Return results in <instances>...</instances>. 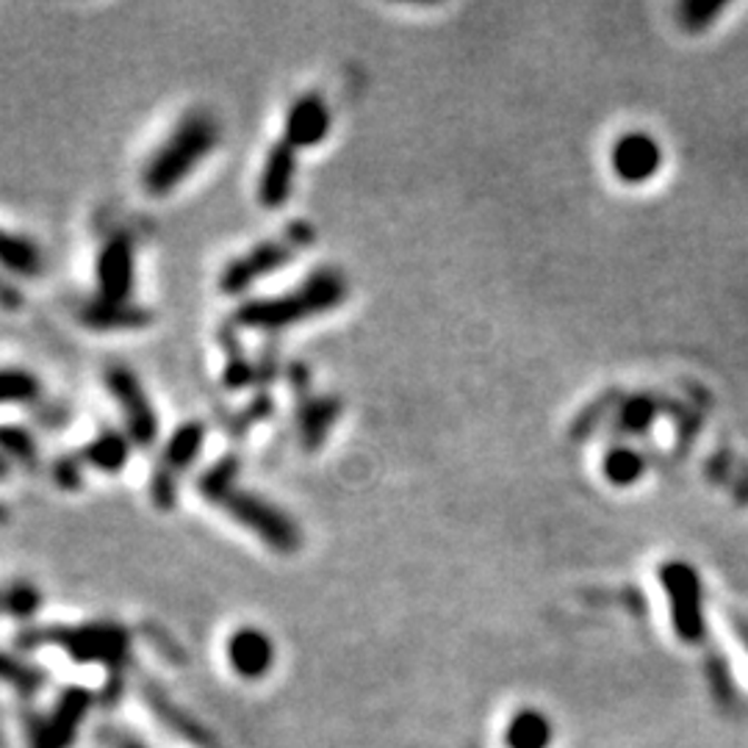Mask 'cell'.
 I'll use <instances>...</instances> for the list:
<instances>
[{
	"mask_svg": "<svg viewBox=\"0 0 748 748\" xmlns=\"http://www.w3.org/2000/svg\"><path fill=\"white\" fill-rule=\"evenodd\" d=\"M223 342H225V347H230L228 361H225V372H223L225 388L242 391V388H247V385H253L255 383V361L247 358L245 350L239 347L234 333H230V336H223Z\"/></svg>",
	"mask_w": 748,
	"mask_h": 748,
	"instance_id": "cell-22",
	"label": "cell"
},
{
	"mask_svg": "<svg viewBox=\"0 0 748 748\" xmlns=\"http://www.w3.org/2000/svg\"><path fill=\"white\" fill-rule=\"evenodd\" d=\"M316 239L314 225L297 219L294 225H288L283 234H277L275 239H264L255 247H249L247 253L236 255L234 260H228L219 275V292L223 294H245L247 288H253L255 283H260L264 277L275 275L283 266L292 264L299 253H305Z\"/></svg>",
	"mask_w": 748,
	"mask_h": 748,
	"instance_id": "cell-4",
	"label": "cell"
},
{
	"mask_svg": "<svg viewBox=\"0 0 748 748\" xmlns=\"http://www.w3.org/2000/svg\"><path fill=\"white\" fill-rule=\"evenodd\" d=\"M83 461L78 452H70V455L56 457L53 466H50V478L53 483L59 485L61 491H81L83 485Z\"/></svg>",
	"mask_w": 748,
	"mask_h": 748,
	"instance_id": "cell-24",
	"label": "cell"
},
{
	"mask_svg": "<svg viewBox=\"0 0 748 748\" xmlns=\"http://www.w3.org/2000/svg\"><path fill=\"white\" fill-rule=\"evenodd\" d=\"M272 407H275V405H272L269 396L260 394L258 400H253V405H247L245 413H242V416H239V430L253 427L255 422H264V419L272 413Z\"/></svg>",
	"mask_w": 748,
	"mask_h": 748,
	"instance_id": "cell-28",
	"label": "cell"
},
{
	"mask_svg": "<svg viewBox=\"0 0 748 748\" xmlns=\"http://www.w3.org/2000/svg\"><path fill=\"white\" fill-rule=\"evenodd\" d=\"M0 679L17 685V688L26 690V693H33V690L42 685V673L33 671L31 666H22V662L11 660V657L3 654V651H0Z\"/></svg>",
	"mask_w": 748,
	"mask_h": 748,
	"instance_id": "cell-26",
	"label": "cell"
},
{
	"mask_svg": "<svg viewBox=\"0 0 748 748\" xmlns=\"http://www.w3.org/2000/svg\"><path fill=\"white\" fill-rule=\"evenodd\" d=\"M225 651H228V662L236 677L249 679V682L264 679L272 671V666H275V643L258 627L236 629L228 638Z\"/></svg>",
	"mask_w": 748,
	"mask_h": 748,
	"instance_id": "cell-12",
	"label": "cell"
},
{
	"mask_svg": "<svg viewBox=\"0 0 748 748\" xmlns=\"http://www.w3.org/2000/svg\"><path fill=\"white\" fill-rule=\"evenodd\" d=\"M508 748H549L552 744V724L543 712L521 710L510 718L504 732Z\"/></svg>",
	"mask_w": 748,
	"mask_h": 748,
	"instance_id": "cell-19",
	"label": "cell"
},
{
	"mask_svg": "<svg viewBox=\"0 0 748 748\" xmlns=\"http://www.w3.org/2000/svg\"><path fill=\"white\" fill-rule=\"evenodd\" d=\"M0 455L22 469H37L39 444L28 427H20V424H0Z\"/></svg>",
	"mask_w": 748,
	"mask_h": 748,
	"instance_id": "cell-21",
	"label": "cell"
},
{
	"mask_svg": "<svg viewBox=\"0 0 748 748\" xmlns=\"http://www.w3.org/2000/svg\"><path fill=\"white\" fill-rule=\"evenodd\" d=\"M130 446H134V441L128 439V433L106 427L100 430L95 439H89L87 444L78 450V455H81L83 466L87 469H95V472L100 474H120L122 469L128 466Z\"/></svg>",
	"mask_w": 748,
	"mask_h": 748,
	"instance_id": "cell-16",
	"label": "cell"
},
{
	"mask_svg": "<svg viewBox=\"0 0 748 748\" xmlns=\"http://www.w3.org/2000/svg\"><path fill=\"white\" fill-rule=\"evenodd\" d=\"M9 474H11V463L6 461L3 455H0V480H6V478H9Z\"/></svg>",
	"mask_w": 748,
	"mask_h": 748,
	"instance_id": "cell-30",
	"label": "cell"
},
{
	"mask_svg": "<svg viewBox=\"0 0 748 748\" xmlns=\"http://www.w3.org/2000/svg\"><path fill=\"white\" fill-rule=\"evenodd\" d=\"M98 297L109 303H130L136 286V245L128 234H111L95 258Z\"/></svg>",
	"mask_w": 748,
	"mask_h": 748,
	"instance_id": "cell-7",
	"label": "cell"
},
{
	"mask_svg": "<svg viewBox=\"0 0 748 748\" xmlns=\"http://www.w3.org/2000/svg\"><path fill=\"white\" fill-rule=\"evenodd\" d=\"M662 585H666L668 602H671L673 627L682 640H696L705 634V616H701V588L696 571L688 565H666L662 569Z\"/></svg>",
	"mask_w": 748,
	"mask_h": 748,
	"instance_id": "cell-8",
	"label": "cell"
},
{
	"mask_svg": "<svg viewBox=\"0 0 748 748\" xmlns=\"http://www.w3.org/2000/svg\"><path fill=\"white\" fill-rule=\"evenodd\" d=\"M22 646H59L81 662H104L120 668L128 654V632L120 623H83V627H42L20 634Z\"/></svg>",
	"mask_w": 748,
	"mask_h": 748,
	"instance_id": "cell-5",
	"label": "cell"
},
{
	"mask_svg": "<svg viewBox=\"0 0 748 748\" xmlns=\"http://www.w3.org/2000/svg\"><path fill=\"white\" fill-rule=\"evenodd\" d=\"M331 106H327L322 92H305L288 106L286 120H283V139L294 150H308V147L322 145L331 134Z\"/></svg>",
	"mask_w": 748,
	"mask_h": 748,
	"instance_id": "cell-9",
	"label": "cell"
},
{
	"mask_svg": "<svg viewBox=\"0 0 748 748\" xmlns=\"http://www.w3.org/2000/svg\"><path fill=\"white\" fill-rule=\"evenodd\" d=\"M640 472V461L632 455V452H619V455L610 461V478L616 483H632Z\"/></svg>",
	"mask_w": 748,
	"mask_h": 748,
	"instance_id": "cell-27",
	"label": "cell"
},
{
	"mask_svg": "<svg viewBox=\"0 0 748 748\" xmlns=\"http://www.w3.org/2000/svg\"><path fill=\"white\" fill-rule=\"evenodd\" d=\"M89 710V696L83 690H70L65 699L56 705L48 718L33 724L31 748H67L76 738L78 724L83 721Z\"/></svg>",
	"mask_w": 748,
	"mask_h": 748,
	"instance_id": "cell-13",
	"label": "cell"
},
{
	"mask_svg": "<svg viewBox=\"0 0 748 748\" xmlns=\"http://www.w3.org/2000/svg\"><path fill=\"white\" fill-rule=\"evenodd\" d=\"M347 299V280L338 269L325 266V269L311 272L305 280H299L292 292L275 294V297H255L236 308L234 322L247 331L277 333L292 325L325 316L336 311Z\"/></svg>",
	"mask_w": 748,
	"mask_h": 748,
	"instance_id": "cell-2",
	"label": "cell"
},
{
	"mask_svg": "<svg viewBox=\"0 0 748 748\" xmlns=\"http://www.w3.org/2000/svg\"><path fill=\"white\" fill-rule=\"evenodd\" d=\"M342 416L338 396H305L297 407V439L305 452H319Z\"/></svg>",
	"mask_w": 748,
	"mask_h": 748,
	"instance_id": "cell-15",
	"label": "cell"
},
{
	"mask_svg": "<svg viewBox=\"0 0 748 748\" xmlns=\"http://www.w3.org/2000/svg\"><path fill=\"white\" fill-rule=\"evenodd\" d=\"M22 303H26V299H22L20 288H17L14 283H11L9 277L0 272V308H3V311H20Z\"/></svg>",
	"mask_w": 748,
	"mask_h": 748,
	"instance_id": "cell-29",
	"label": "cell"
},
{
	"mask_svg": "<svg viewBox=\"0 0 748 748\" xmlns=\"http://www.w3.org/2000/svg\"><path fill=\"white\" fill-rule=\"evenodd\" d=\"M42 396V383L33 372L0 366V405H33Z\"/></svg>",
	"mask_w": 748,
	"mask_h": 748,
	"instance_id": "cell-20",
	"label": "cell"
},
{
	"mask_svg": "<svg viewBox=\"0 0 748 748\" xmlns=\"http://www.w3.org/2000/svg\"><path fill=\"white\" fill-rule=\"evenodd\" d=\"M150 499L158 510H164V513H167V510H173L175 502H178V474H173L169 469H164L161 463L152 469Z\"/></svg>",
	"mask_w": 748,
	"mask_h": 748,
	"instance_id": "cell-25",
	"label": "cell"
},
{
	"mask_svg": "<svg viewBox=\"0 0 748 748\" xmlns=\"http://www.w3.org/2000/svg\"><path fill=\"white\" fill-rule=\"evenodd\" d=\"M242 461L239 455H223L217 463L206 469L197 480V494L206 502L217 504L225 515L245 526L249 535L258 538L264 547L275 549L280 554H294L303 547L299 524L266 496L255 494L239 485Z\"/></svg>",
	"mask_w": 748,
	"mask_h": 748,
	"instance_id": "cell-1",
	"label": "cell"
},
{
	"mask_svg": "<svg viewBox=\"0 0 748 748\" xmlns=\"http://www.w3.org/2000/svg\"><path fill=\"white\" fill-rule=\"evenodd\" d=\"M42 608V593L31 582H14L9 591L0 593V610L14 619H31Z\"/></svg>",
	"mask_w": 748,
	"mask_h": 748,
	"instance_id": "cell-23",
	"label": "cell"
},
{
	"mask_svg": "<svg viewBox=\"0 0 748 748\" xmlns=\"http://www.w3.org/2000/svg\"><path fill=\"white\" fill-rule=\"evenodd\" d=\"M294 180H297V150L286 139L275 141L266 150L264 167H260L255 195L266 211H277L292 200Z\"/></svg>",
	"mask_w": 748,
	"mask_h": 748,
	"instance_id": "cell-10",
	"label": "cell"
},
{
	"mask_svg": "<svg viewBox=\"0 0 748 748\" xmlns=\"http://www.w3.org/2000/svg\"><path fill=\"white\" fill-rule=\"evenodd\" d=\"M0 272L6 277L14 275L26 277V280L45 275L42 247L33 239H28V236L0 228Z\"/></svg>",
	"mask_w": 748,
	"mask_h": 748,
	"instance_id": "cell-17",
	"label": "cell"
},
{
	"mask_svg": "<svg viewBox=\"0 0 748 748\" xmlns=\"http://www.w3.org/2000/svg\"><path fill=\"white\" fill-rule=\"evenodd\" d=\"M78 322L95 333L139 331L152 322V311L136 303H109V299L92 297L78 311Z\"/></svg>",
	"mask_w": 748,
	"mask_h": 748,
	"instance_id": "cell-14",
	"label": "cell"
},
{
	"mask_svg": "<svg viewBox=\"0 0 748 748\" xmlns=\"http://www.w3.org/2000/svg\"><path fill=\"white\" fill-rule=\"evenodd\" d=\"M206 435H208L206 424L197 422V419H189V422H184L180 427L173 430V435H169L167 444H164V455L158 463L180 478V474L200 457L203 446H206Z\"/></svg>",
	"mask_w": 748,
	"mask_h": 748,
	"instance_id": "cell-18",
	"label": "cell"
},
{
	"mask_svg": "<svg viewBox=\"0 0 748 748\" xmlns=\"http://www.w3.org/2000/svg\"><path fill=\"white\" fill-rule=\"evenodd\" d=\"M106 388L117 402L125 422V433L139 450H150L158 439V413L141 385L139 374L125 364H111L104 374Z\"/></svg>",
	"mask_w": 748,
	"mask_h": 748,
	"instance_id": "cell-6",
	"label": "cell"
},
{
	"mask_svg": "<svg viewBox=\"0 0 748 748\" xmlns=\"http://www.w3.org/2000/svg\"><path fill=\"white\" fill-rule=\"evenodd\" d=\"M115 746H120V748H139L136 744H128V740H117Z\"/></svg>",
	"mask_w": 748,
	"mask_h": 748,
	"instance_id": "cell-31",
	"label": "cell"
},
{
	"mask_svg": "<svg viewBox=\"0 0 748 748\" xmlns=\"http://www.w3.org/2000/svg\"><path fill=\"white\" fill-rule=\"evenodd\" d=\"M219 139H223V128L211 111L195 109L184 115L141 167V189L150 197L175 191L217 150Z\"/></svg>",
	"mask_w": 748,
	"mask_h": 748,
	"instance_id": "cell-3",
	"label": "cell"
},
{
	"mask_svg": "<svg viewBox=\"0 0 748 748\" xmlns=\"http://www.w3.org/2000/svg\"><path fill=\"white\" fill-rule=\"evenodd\" d=\"M613 169L623 184H646L662 167V150L654 136L643 130H629L613 147Z\"/></svg>",
	"mask_w": 748,
	"mask_h": 748,
	"instance_id": "cell-11",
	"label": "cell"
}]
</instances>
